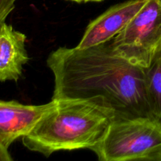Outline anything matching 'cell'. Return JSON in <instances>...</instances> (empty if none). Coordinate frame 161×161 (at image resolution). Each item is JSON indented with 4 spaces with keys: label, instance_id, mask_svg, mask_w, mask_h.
<instances>
[{
    "label": "cell",
    "instance_id": "3",
    "mask_svg": "<svg viewBox=\"0 0 161 161\" xmlns=\"http://www.w3.org/2000/svg\"><path fill=\"white\" fill-rule=\"evenodd\" d=\"M91 150L101 161H161V125L147 117L114 119Z\"/></svg>",
    "mask_w": 161,
    "mask_h": 161
},
{
    "label": "cell",
    "instance_id": "6",
    "mask_svg": "<svg viewBox=\"0 0 161 161\" xmlns=\"http://www.w3.org/2000/svg\"><path fill=\"white\" fill-rule=\"evenodd\" d=\"M146 2L129 0L110 7L88 25L76 47L88 48L113 39L128 25Z\"/></svg>",
    "mask_w": 161,
    "mask_h": 161
},
{
    "label": "cell",
    "instance_id": "9",
    "mask_svg": "<svg viewBox=\"0 0 161 161\" xmlns=\"http://www.w3.org/2000/svg\"><path fill=\"white\" fill-rule=\"evenodd\" d=\"M17 0H0V24L6 21L7 16L15 8Z\"/></svg>",
    "mask_w": 161,
    "mask_h": 161
},
{
    "label": "cell",
    "instance_id": "11",
    "mask_svg": "<svg viewBox=\"0 0 161 161\" xmlns=\"http://www.w3.org/2000/svg\"><path fill=\"white\" fill-rule=\"evenodd\" d=\"M69 1L75 2V3H89V2H102L103 0H69Z\"/></svg>",
    "mask_w": 161,
    "mask_h": 161
},
{
    "label": "cell",
    "instance_id": "1",
    "mask_svg": "<svg viewBox=\"0 0 161 161\" xmlns=\"http://www.w3.org/2000/svg\"><path fill=\"white\" fill-rule=\"evenodd\" d=\"M47 64L54 77L52 99L101 97L115 119H153L144 68L119 54L112 39L88 48L60 47L50 53Z\"/></svg>",
    "mask_w": 161,
    "mask_h": 161
},
{
    "label": "cell",
    "instance_id": "12",
    "mask_svg": "<svg viewBox=\"0 0 161 161\" xmlns=\"http://www.w3.org/2000/svg\"><path fill=\"white\" fill-rule=\"evenodd\" d=\"M160 1H161V0H160Z\"/></svg>",
    "mask_w": 161,
    "mask_h": 161
},
{
    "label": "cell",
    "instance_id": "5",
    "mask_svg": "<svg viewBox=\"0 0 161 161\" xmlns=\"http://www.w3.org/2000/svg\"><path fill=\"white\" fill-rule=\"evenodd\" d=\"M57 105L52 99L44 105H24L16 101H0V145L6 149L28 135L46 114Z\"/></svg>",
    "mask_w": 161,
    "mask_h": 161
},
{
    "label": "cell",
    "instance_id": "2",
    "mask_svg": "<svg viewBox=\"0 0 161 161\" xmlns=\"http://www.w3.org/2000/svg\"><path fill=\"white\" fill-rule=\"evenodd\" d=\"M34 128L23 145L46 157L58 151L91 149L105 135L115 113L101 97L62 98Z\"/></svg>",
    "mask_w": 161,
    "mask_h": 161
},
{
    "label": "cell",
    "instance_id": "8",
    "mask_svg": "<svg viewBox=\"0 0 161 161\" xmlns=\"http://www.w3.org/2000/svg\"><path fill=\"white\" fill-rule=\"evenodd\" d=\"M148 101L153 118L161 125V47L144 68Z\"/></svg>",
    "mask_w": 161,
    "mask_h": 161
},
{
    "label": "cell",
    "instance_id": "4",
    "mask_svg": "<svg viewBox=\"0 0 161 161\" xmlns=\"http://www.w3.org/2000/svg\"><path fill=\"white\" fill-rule=\"evenodd\" d=\"M119 54L146 68L161 47V1L146 0L139 12L113 39Z\"/></svg>",
    "mask_w": 161,
    "mask_h": 161
},
{
    "label": "cell",
    "instance_id": "10",
    "mask_svg": "<svg viewBox=\"0 0 161 161\" xmlns=\"http://www.w3.org/2000/svg\"><path fill=\"white\" fill-rule=\"evenodd\" d=\"M13 158L11 157L9 151L7 149L3 147L0 145V161H12Z\"/></svg>",
    "mask_w": 161,
    "mask_h": 161
},
{
    "label": "cell",
    "instance_id": "7",
    "mask_svg": "<svg viewBox=\"0 0 161 161\" xmlns=\"http://www.w3.org/2000/svg\"><path fill=\"white\" fill-rule=\"evenodd\" d=\"M26 36L6 21L0 24V82L17 81L29 61Z\"/></svg>",
    "mask_w": 161,
    "mask_h": 161
}]
</instances>
